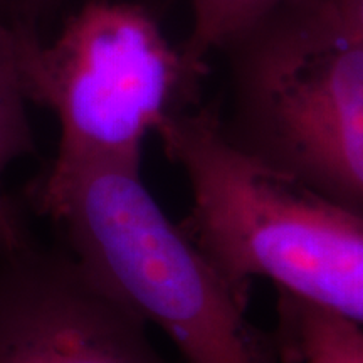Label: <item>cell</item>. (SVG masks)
I'll list each match as a JSON object with an SVG mask.
<instances>
[{
    "label": "cell",
    "instance_id": "obj_5",
    "mask_svg": "<svg viewBox=\"0 0 363 363\" xmlns=\"http://www.w3.org/2000/svg\"><path fill=\"white\" fill-rule=\"evenodd\" d=\"M0 363H170L147 323L69 251L0 256Z\"/></svg>",
    "mask_w": 363,
    "mask_h": 363
},
{
    "label": "cell",
    "instance_id": "obj_2",
    "mask_svg": "<svg viewBox=\"0 0 363 363\" xmlns=\"http://www.w3.org/2000/svg\"><path fill=\"white\" fill-rule=\"evenodd\" d=\"M29 201L65 229L69 252L103 288L169 337L185 363H279L272 333L235 294L142 179V162L45 170Z\"/></svg>",
    "mask_w": 363,
    "mask_h": 363
},
{
    "label": "cell",
    "instance_id": "obj_8",
    "mask_svg": "<svg viewBox=\"0 0 363 363\" xmlns=\"http://www.w3.org/2000/svg\"><path fill=\"white\" fill-rule=\"evenodd\" d=\"M26 103L17 65L16 29L12 22L7 24L0 9V180L12 162L35 152ZM7 206L11 203L0 190V207Z\"/></svg>",
    "mask_w": 363,
    "mask_h": 363
},
{
    "label": "cell",
    "instance_id": "obj_1",
    "mask_svg": "<svg viewBox=\"0 0 363 363\" xmlns=\"http://www.w3.org/2000/svg\"><path fill=\"white\" fill-rule=\"evenodd\" d=\"M155 131L192 194L180 229L244 303L266 278L362 323V212L238 147L217 108L172 113Z\"/></svg>",
    "mask_w": 363,
    "mask_h": 363
},
{
    "label": "cell",
    "instance_id": "obj_6",
    "mask_svg": "<svg viewBox=\"0 0 363 363\" xmlns=\"http://www.w3.org/2000/svg\"><path fill=\"white\" fill-rule=\"evenodd\" d=\"M272 331L279 363H363L362 323L278 289Z\"/></svg>",
    "mask_w": 363,
    "mask_h": 363
},
{
    "label": "cell",
    "instance_id": "obj_4",
    "mask_svg": "<svg viewBox=\"0 0 363 363\" xmlns=\"http://www.w3.org/2000/svg\"><path fill=\"white\" fill-rule=\"evenodd\" d=\"M12 24L24 96L51 110L61 126L48 170L142 162L150 131L197 94L202 76L142 4L86 0L49 44L34 22Z\"/></svg>",
    "mask_w": 363,
    "mask_h": 363
},
{
    "label": "cell",
    "instance_id": "obj_9",
    "mask_svg": "<svg viewBox=\"0 0 363 363\" xmlns=\"http://www.w3.org/2000/svg\"><path fill=\"white\" fill-rule=\"evenodd\" d=\"M62 2L65 0H0V9L4 16L9 13L12 21H27L35 24L38 17L51 12Z\"/></svg>",
    "mask_w": 363,
    "mask_h": 363
},
{
    "label": "cell",
    "instance_id": "obj_7",
    "mask_svg": "<svg viewBox=\"0 0 363 363\" xmlns=\"http://www.w3.org/2000/svg\"><path fill=\"white\" fill-rule=\"evenodd\" d=\"M289 0H189L192 27L180 51L195 74H207V57Z\"/></svg>",
    "mask_w": 363,
    "mask_h": 363
},
{
    "label": "cell",
    "instance_id": "obj_10",
    "mask_svg": "<svg viewBox=\"0 0 363 363\" xmlns=\"http://www.w3.org/2000/svg\"><path fill=\"white\" fill-rule=\"evenodd\" d=\"M24 230L11 206L0 207V256L26 242Z\"/></svg>",
    "mask_w": 363,
    "mask_h": 363
},
{
    "label": "cell",
    "instance_id": "obj_3",
    "mask_svg": "<svg viewBox=\"0 0 363 363\" xmlns=\"http://www.w3.org/2000/svg\"><path fill=\"white\" fill-rule=\"evenodd\" d=\"M224 51L233 142L362 212L363 0H289Z\"/></svg>",
    "mask_w": 363,
    "mask_h": 363
}]
</instances>
